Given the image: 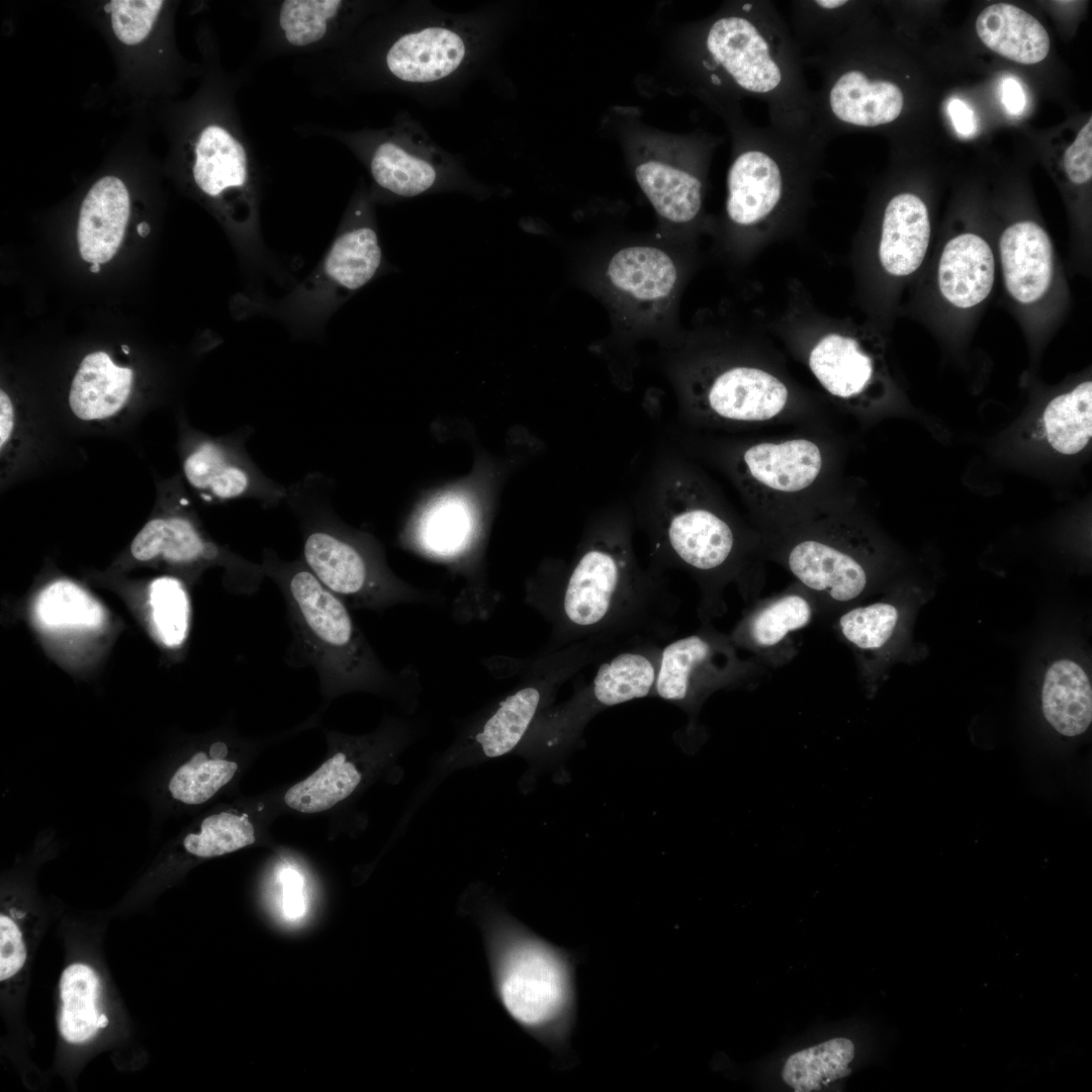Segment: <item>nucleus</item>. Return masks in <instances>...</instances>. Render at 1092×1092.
<instances>
[{
	"label": "nucleus",
	"mask_w": 1092,
	"mask_h": 1092,
	"mask_svg": "<svg viewBox=\"0 0 1092 1092\" xmlns=\"http://www.w3.org/2000/svg\"><path fill=\"white\" fill-rule=\"evenodd\" d=\"M861 4L850 0H798L791 4L792 36L804 48L835 42L860 24Z\"/></svg>",
	"instance_id": "32"
},
{
	"label": "nucleus",
	"mask_w": 1092,
	"mask_h": 1092,
	"mask_svg": "<svg viewBox=\"0 0 1092 1092\" xmlns=\"http://www.w3.org/2000/svg\"><path fill=\"white\" fill-rule=\"evenodd\" d=\"M899 621L897 606L877 602L843 610L837 621V630L844 641L854 648L878 651L892 639Z\"/></svg>",
	"instance_id": "40"
},
{
	"label": "nucleus",
	"mask_w": 1092,
	"mask_h": 1092,
	"mask_svg": "<svg viewBox=\"0 0 1092 1092\" xmlns=\"http://www.w3.org/2000/svg\"><path fill=\"white\" fill-rule=\"evenodd\" d=\"M631 565L622 534L603 533L592 540L566 582L562 610L567 621L577 627L601 623L613 608Z\"/></svg>",
	"instance_id": "11"
},
{
	"label": "nucleus",
	"mask_w": 1092,
	"mask_h": 1092,
	"mask_svg": "<svg viewBox=\"0 0 1092 1092\" xmlns=\"http://www.w3.org/2000/svg\"><path fill=\"white\" fill-rule=\"evenodd\" d=\"M149 603L153 625L160 641L178 647L187 638L190 603L184 584L177 578L162 576L150 585Z\"/></svg>",
	"instance_id": "41"
},
{
	"label": "nucleus",
	"mask_w": 1092,
	"mask_h": 1092,
	"mask_svg": "<svg viewBox=\"0 0 1092 1092\" xmlns=\"http://www.w3.org/2000/svg\"><path fill=\"white\" fill-rule=\"evenodd\" d=\"M138 234L141 237H146L150 233V225L147 222H141L136 228Z\"/></svg>",
	"instance_id": "50"
},
{
	"label": "nucleus",
	"mask_w": 1092,
	"mask_h": 1092,
	"mask_svg": "<svg viewBox=\"0 0 1092 1092\" xmlns=\"http://www.w3.org/2000/svg\"><path fill=\"white\" fill-rule=\"evenodd\" d=\"M343 8L339 0H285L279 5L277 24L286 43L310 47L329 35Z\"/></svg>",
	"instance_id": "39"
},
{
	"label": "nucleus",
	"mask_w": 1092,
	"mask_h": 1092,
	"mask_svg": "<svg viewBox=\"0 0 1092 1092\" xmlns=\"http://www.w3.org/2000/svg\"><path fill=\"white\" fill-rule=\"evenodd\" d=\"M226 745L217 741L208 752H197L179 766L168 783L171 797L181 803L197 805L213 797L237 771L238 764L225 759Z\"/></svg>",
	"instance_id": "36"
},
{
	"label": "nucleus",
	"mask_w": 1092,
	"mask_h": 1092,
	"mask_svg": "<svg viewBox=\"0 0 1092 1092\" xmlns=\"http://www.w3.org/2000/svg\"><path fill=\"white\" fill-rule=\"evenodd\" d=\"M948 114L957 132L965 138L972 136L977 130L973 109L963 100L953 98L948 103Z\"/></svg>",
	"instance_id": "47"
},
{
	"label": "nucleus",
	"mask_w": 1092,
	"mask_h": 1092,
	"mask_svg": "<svg viewBox=\"0 0 1092 1092\" xmlns=\"http://www.w3.org/2000/svg\"><path fill=\"white\" fill-rule=\"evenodd\" d=\"M853 1057L850 1039L832 1038L791 1055L782 1069V1078L796 1092L818 1091L848 1076Z\"/></svg>",
	"instance_id": "34"
},
{
	"label": "nucleus",
	"mask_w": 1092,
	"mask_h": 1092,
	"mask_svg": "<svg viewBox=\"0 0 1092 1092\" xmlns=\"http://www.w3.org/2000/svg\"><path fill=\"white\" fill-rule=\"evenodd\" d=\"M1005 286L1020 303H1031L1048 290L1053 277V247L1033 221L1008 226L999 243Z\"/></svg>",
	"instance_id": "15"
},
{
	"label": "nucleus",
	"mask_w": 1092,
	"mask_h": 1092,
	"mask_svg": "<svg viewBox=\"0 0 1092 1092\" xmlns=\"http://www.w3.org/2000/svg\"><path fill=\"white\" fill-rule=\"evenodd\" d=\"M27 912L15 902H2L0 913V982L8 985L26 967L29 952Z\"/></svg>",
	"instance_id": "43"
},
{
	"label": "nucleus",
	"mask_w": 1092,
	"mask_h": 1092,
	"mask_svg": "<svg viewBox=\"0 0 1092 1092\" xmlns=\"http://www.w3.org/2000/svg\"><path fill=\"white\" fill-rule=\"evenodd\" d=\"M691 422L711 428H749L804 414L788 382L774 370L744 361L705 363L686 385Z\"/></svg>",
	"instance_id": "9"
},
{
	"label": "nucleus",
	"mask_w": 1092,
	"mask_h": 1092,
	"mask_svg": "<svg viewBox=\"0 0 1092 1092\" xmlns=\"http://www.w3.org/2000/svg\"><path fill=\"white\" fill-rule=\"evenodd\" d=\"M38 622L50 629H94L103 623L100 604L78 584L59 580L38 595L35 604Z\"/></svg>",
	"instance_id": "37"
},
{
	"label": "nucleus",
	"mask_w": 1092,
	"mask_h": 1092,
	"mask_svg": "<svg viewBox=\"0 0 1092 1092\" xmlns=\"http://www.w3.org/2000/svg\"><path fill=\"white\" fill-rule=\"evenodd\" d=\"M474 531L475 518L469 503L460 495L448 494L424 511L415 535L425 552L439 558H453L466 550Z\"/></svg>",
	"instance_id": "30"
},
{
	"label": "nucleus",
	"mask_w": 1092,
	"mask_h": 1092,
	"mask_svg": "<svg viewBox=\"0 0 1092 1092\" xmlns=\"http://www.w3.org/2000/svg\"><path fill=\"white\" fill-rule=\"evenodd\" d=\"M930 239L928 210L914 193L900 192L885 206L879 259L886 272L907 276L921 265Z\"/></svg>",
	"instance_id": "18"
},
{
	"label": "nucleus",
	"mask_w": 1092,
	"mask_h": 1092,
	"mask_svg": "<svg viewBox=\"0 0 1092 1092\" xmlns=\"http://www.w3.org/2000/svg\"><path fill=\"white\" fill-rule=\"evenodd\" d=\"M727 173L726 213L736 226L765 225L790 210L820 167L827 142L816 131L742 125Z\"/></svg>",
	"instance_id": "6"
},
{
	"label": "nucleus",
	"mask_w": 1092,
	"mask_h": 1092,
	"mask_svg": "<svg viewBox=\"0 0 1092 1092\" xmlns=\"http://www.w3.org/2000/svg\"><path fill=\"white\" fill-rule=\"evenodd\" d=\"M132 379V370L116 365L107 353H90L82 360L72 381L70 407L81 420L109 418L125 404Z\"/></svg>",
	"instance_id": "23"
},
{
	"label": "nucleus",
	"mask_w": 1092,
	"mask_h": 1092,
	"mask_svg": "<svg viewBox=\"0 0 1092 1092\" xmlns=\"http://www.w3.org/2000/svg\"><path fill=\"white\" fill-rule=\"evenodd\" d=\"M91 272L98 273L100 271V264L93 263L90 267Z\"/></svg>",
	"instance_id": "51"
},
{
	"label": "nucleus",
	"mask_w": 1092,
	"mask_h": 1092,
	"mask_svg": "<svg viewBox=\"0 0 1092 1092\" xmlns=\"http://www.w3.org/2000/svg\"><path fill=\"white\" fill-rule=\"evenodd\" d=\"M334 241L321 266L315 288L331 295L344 296L367 284L377 273L382 252L375 228L364 211Z\"/></svg>",
	"instance_id": "17"
},
{
	"label": "nucleus",
	"mask_w": 1092,
	"mask_h": 1092,
	"mask_svg": "<svg viewBox=\"0 0 1092 1092\" xmlns=\"http://www.w3.org/2000/svg\"><path fill=\"white\" fill-rule=\"evenodd\" d=\"M164 1L114 0L105 9L110 12L112 29L125 44H136L151 31Z\"/></svg>",
	"instance_id": "44"
},
{
	"label": "nucleus",
	"mask_w": 1092,
	"mask_h": 1092,
	"mask_svg": "<svg viewBox=\"0 0 1092 1092\" xmlns=\"http://www.w3.org/2000/svg\"><path fill=\"white\" fill-rule=\"evenodd\" d=\"M551 685L534 681L486 707L458 729L455 740L430 762L408 809L413 816L452 774L515 753L550 696Z\"/></svg>",
	"instance_id": "10"
},
{
	"label": "nucleus",
	"mask_w": 1092,
	"mask_h": 1092,
	"mask_svg": "<svg viewBox=\"0 0 1092 1092\" xmlns=\"http://www.w3.org/2000/svg\"><path fill=\"white\" fill-rule=\"evenodd\" d=\"M1041 707L1046 721L1062 735L1084 733L1092 720V690L1084 669L1070 659H1059L1046 670Z\"/></svg>",
	"instance_id": "25"
},
{
	"label": "nucleus",
	"mask_w": 1092,
	"mask_h": 1092,
	"mask_svg": "<svg viewBox=\"0 0 1092 1092\" xmlns=\"http://www.w3.org/2000/svg\"><path fill=\"white\" fill-rule=\"evenodd\" d=\"M253 155L244 142L222 125L205 126L197 139L192 174L201 191L216 197L228 190L247 191L252 187Z\"/></svg>",
	"instance_id": "19"
},
{
	"label": "nucleus",
	"mask_w": 1092,
	"mask_h": 1092,
	"mask_svg": "<svg viewBox=\"0 0 1092 1092\" xmlns=\"http://www.w3.org/2000/svg\"><path fill=\"white\" fill-rule=\"evenodd\" d=\"M254 841V827L245 816L220 812L204 818L199 832L186 835L183 847L192 855L206 858L233 852Z\"/></svg>",
	"instance_id": "42"
},
{
	"label": "nucleus",
	"mask_w": 1092,
	"mask_h": 1092,
	"mask_svg": "<svg viewBox=\"0 0 1092 1092\" xmlns=\"http://www.w3.org/2000/svg\"><path fill=\"white\" fill-rule=\"evenodd\" d=\"M805 362L836 404L852 413L868 407L878 370L872 354L855 337L842 332L823 334L808 347Z\"/></svg>",
	"instance_id": "12"
},
{
	"label": "nucleus",
	"mask_w": 1092,
	"mask_h": 1092,
	"mask_svg": "<svg viewBox=\"0 0 1092 1092\" xmlns=\"http://www.w3.org/2000/svg\"><path fill=\"white\" fill-rule=\"evenodd\" d=\"M467 53L457 31L430 26L400 35L386 52L385 65L396 79L406 83H431L454 73Z\"/></svg>",
	"instance_id": "14"
},
{
	"label": "nucleus",
	"mask_w": 1092,
	"mask_h": 1092,
	"mask_svg": "<svg viewBox=\"0 0 1092 1092\" xmlns=\"http://www.w3.org/2000/svg\"><path fill=\"white\" fill-rule=\"evenodd\" d=\"M815 604L814 599L800 585L769 600L748 616L743 631L745 641L760 653H770L791 634L810 624Z\"/></svg>",
	"instance_id": "29"
},
{
	"label": "nucleus",
	"mask_w": 1092,
	"mask_h": 1092,
	"mask_svg": "<svg viewBox=\"0 0 1092 1092\" xmlns=\"http://www.w3.org/2000/svg\"><path fill=\"white\" fill-rule=\"evenodd\" d=\"M282 886V911L286 919L296 921L306 912L304 880L295 870L285 868L279 875Z\"/></svg>",
	"instance_id": "46"
},
{
	"label": "nucleus",
	"mask_w": 1092,
	"mask_h": 1092,
	"mask_svg": "<svg viewBox=\"0 0 1092 1092\" xmlns=\"http://www.w3.org/2000/svg\"><path fill=\"white\" fill-rule=\"evenodd\" d=\"M186 479L196 489L208 490L219 499L239 497L252 485L248 469L229 462L222 450L212 443H203L185 459Z\"/></svg>",
	"instance_id": "38"
},
{
	"label": "nucleus",
	"mask_w": 1092,
	"mask_h": 1092,
	"mask_svg": "<svg viewBox=\"0 0 1092 1092\" xmlns=\"http://www.w3.org/2000/svg\"><path fill=\"white\" fill-rule=\"evenodd\" d=\"M130 551L140 561L162 556L174 563L189 564L218 558L220 550L206 541L187 519H154L133 539Z\"/></svg>",
	"instance_id": "28"
},
{
	"label": "nucleus",
	"mask_w": 1092,
	"mask_h": 1092,
	"mask_svg": "<svg viewBox=\"0 0 1092 1092\" xmlns=\"http://www.w3.org/2000/svg\"><path fill=\"white\" fill-rule=\"evenodd\" d=\"M606 276L622 302L647 316L669 306L678 281L677 268L669 255L649 246L619 250L610 259Z\"/></svg>",
	"instance_id": "13"
},
{
	"label": "nucleus",
	"mask_w": 1092,
	"mask_h": 1092,
	"mask_svg": "<svg viewBox=\"0 0 1092 1092\" xmlns=\"http://www.w3.org/2000/svg\"><path fill=\"white\" fill-rule=\"evenodd\" d=\"M701 52L711 88L764 102L770 124L781 129H815L803 55L772 1L739 2L715 17L702 33Z\"/></svg>",
	"instance_id": "3"
},
{
	"label": "nucleus",
	"mask_w": 1092,
	"mask_h": 1092,
	"mask_svg": "<svg viewBox=\"0 0 1092 1092\" xmlns=\"http://www.w3.org/2000/svg\"><path fill=\"white\" fill-rule=\"evenodd\" d=\"M1001 100L1005 109L1012 115H1018L1024 110L1026 104L1025 94L1016 79L1009 77L1003 80Z\"/></svg>",
	"instance_id": "48"
},
{
	"label": "nucleus",
	"mask_w": 1092,
	"mask_h": 1092,
	"mask_svg": "<svg viewBox=\"0 0 1092 1092\" xmlns=\"http://www.w3.org/2000/svg\"><path fill=\"white\" fill-rule=\"evenodd\" d=\"M460 907L482 930L493 991L507 1014L551 1052L564 1054L577 1013L575 956L521 923L485 885H471Z\"/></svg>",
	"instance_id": "2"
},
{
	"label": "nucleus",
	"mask_w": 1092,
	"mask_h": 1092,
	"mask_svg": "<svg viewBox=\"0 0 1092 1092\" xmlns=\"http://www.w3.org/2000/svg\"><path fill=\"white\" fill-rule=\"evenodd\" d=\"M60 1012L58 1027L70 1044L92 1040L108 1023L101 1011V981L97 972L85 963H72L59 981Z\"/></svg>",
	"instance_id": "24"
},
{
	"label": "nucleus",
	"mask_w": 1092,
	"mask_h": 1092,
	"mask_svg": "<svg viewBox=\"0 0 1092 1092\" xmlns=\"http://www.w3.org/2000/svg\"><path fill=\"white\" fill-rule=\"evenodd\" d=\"M656 674L653 662L644 654H619L598 669L586 699L588 704L583 709L588 713L590 708L615 706L643 698L654 689ZM577 712L556 724L553 733H558Z\"/></svg>",
	"instance_id": "31"
},
{
	"label": "nucleus",
	"mask_w": 1092,
	"mask_h": 1092,
	"mask_svg": "<svg viewBox=\"0 0 1092 1092\" xmlns=\"http://www.w3.org/2000/svg\"><path fill=\"white\" fill-rule=\"evenodd\" d=\"M1043 425L1055 450L1067 455L1082 451L1092 436V382L1055 397L1044 410Z\"/></svg>",
	"instance_id": "35"
},
{
	"label": "nucleus",
	"mask_w": 1092,
	"mask_h": 1092,
	"mask_svg": "<svg viewBox=\"0 0 1092 1092\" xmlns=\"http://www.w3.org/2000/svg\"><path fill=\"white\" fill-rule=\"evenodd\" d=\"M261 564L285 603L291 633L285 653L289 666L312 668L328 693H382L397 699L408 712L417 709L422 690L418 671L412 665L399 671L386 667L350 608L302 560L285 561L267 549Z\"/></svg>",
	"instance_id": "1"
},
{
	"label": "nucleus",
	"mask_w": 1092,
	"mask_h": 1092,
	"mask_svg": "<svg viewBox=\"0 0 1092 1092\" xmlns=\"http://www.w3.org/2000/svg\"><path fill=\"white\" fill-rule=\"evenodd\" d=\"M651 484V507L669 549L682 564L713 573L738 560L746 545L743 534L694 467L681 460H667Z\"/></svg>",
	"instance_id": "7"
},
{
	"label": "nucleus",
	"mask_w": 1092,
	"mask_h": 1092,
	"mask_svg": "<svg viewBox=\"0 0 1092 1092\" xmlns=\"http://www.w3.org/2000/svg\"><path fill=\"white\" fill-rule=\"evenodd\" d=\"M129 216V196L114 176L98 180L85 196L78 220L77 241L81 257L89 263H105L117 252Z\"/></svg>",
	"instance_id": "16"
},
{
	"label": "nucleus",
	"mask_w": 1092,
	"mask_h": 1092,
	"mask_svg": "<svg viewBox=\"0 0 1092 1092\" xmlns=\"http://www.w3.org/2000/svg\"><path fill=\"white\" fill-rule=\"evenodd\" d=\"M716 650L708 639L692 635L667 645L657 668L654 689L667 701L693 703L723 682L714 671Z\"/></svg>",
	"instance_id": "21"
},
{
	"label": "nucleus",
	"mask_w": 1092,
	"mask_h": 1092,
	"mask_svg": "<svg viewBox=\"0 0 1092 1092\" xmlns=\"http://www.w3.org/2000/svg\"><path fill=\"white\" fill-rule=\"evenodd\" d=\"M374 182L398 197H415L434 189L440 172L434 162L396 138L378 144L370 158Z\"/></svg>",
	"instance_id": "27"
},
{
	"label": "nucleus",
	"mask_w": 1092,
	"mask_h": 1092,
	"mask_svg": "<svg viewBox=\"0 0 1092 1092\" xmlns=\"http://www.w3.org/2000/svg\"><path fill=\"white\" fill-rule=\"evenodd\" d=\"M635 178L656 212L674 223L693 221L703 204V183L686 169L649 160L635 169Z\"/></svg>",
	"instance_id": "26"
},
{
	"label": "nucleus",
	"mask_w": 1092,
	"mask_h": 1092,
	"mask_svg": "<svg viewBox=\"0 0 1092 1092\" xmlns=\"http://www.w3.org/2000/svg\"><path fill=\"white\" fill-rule=\"evenodd\" d=\"M122 350H123V351H124L125 353H128V348H127V347H126L125 345H122Z\"/></svg>",
	"instance_id": "52"
},
{
	"label": "nucleus",
	"mask_w": 1092,
	"mask_h": 1092,
	"mask_svg": "<svg viewBox=\"0 0 1092 1092\" xmlns=\"http://www.w3.org/2000/svg\"><path fill=\"white\" fill-rule=\"evenodd\" d=\"M13 406L11 399L3 390L0 392V446L3 450L13 430Z\"/></svg>",
	"instance_id": "49"
},
{
	"label": "nucleus",
	"mask_w": 1092,
	"mask_h": 1092,
	"mask_svg": "<svg viewBox=\"0 0 1092 1092\" xmlns=\"http://www.w3.org/2000/svg\"><path fill=\"white\" fill-rule=\"evenodd\" d=\"M301 534L302 562L350 609L382 612L402 604L435 605L440 600L396 577L366 540L328 516L303 519Z\"/></svg>",
	"instance_id": "8"
},
{
	"label": "nucleus",
	"mask_w": 1092,
	"mask_h": 1092,
	"mask_svg": "<svg viewBox=\"0 0 1092 1092\" xmlns=\"http://www.w3.org/2000/svg\"><path fill=\"white\" fill-rule=\"evenodd\" d=\"M994 282V257L978 235L962 234L945 245L938 266L942 295L953 305L968 308L982 302Z\"/></svg>",
	"instance_id": "20"
},
{
	"label": "nucleus",
	"mask_w": 1092,
	"mask_h": 1092,
	"mask_svg": "<svg viewBox=\"0 0 1092 1092\" xmlns=\"http://www.w3.org/2000/svg\"><path fill=\"white\" fill-rule=\"evenodd\" d=\"M717 460L760 523V535L797 521L834 492V445L819 436L722 443Z\"/></svg>",
	"instance_id": "4"
},
{
	"label": "nucleus",
	"mask_w": 1092,
	"mask_h": 1092,
	"mask_svg": "<svg viewBox=\"0 0 1092 1092\" xmlns=\"http://www.w3.org/2000/svg\"><path fill=\"white\" fill-rule=\"evenodd\" d=\"M362 780V770L345 753L338 752L307 779L291 787L284 802L299 812L325 811L352 795Z\"/></svg>",
	"instance_id": "33"
},
{
	"label": "nucleus",
	"mask_w": 1092,
	"mask_h": 1092,
	"mask_svg": "<svg viewBox=\"0 0 1092 1092\" xmlns=\"http://www.w3.org/2000/svg\"><path fill=\"white\" fill-rule=\"evenodd\" d=\"M976 31L991 51L1019 64H1037L1050 52V36L1043 25L1012 4L987 6L977 17Z\"/></svg>",
	"instance_id": "22"
},
{
	"label": "nucleus",
	"mask_w": 1092,
	"mask_h": 1092,
	"mask_svg": "<svg viewBox=\"0 0 1092 1092\" xmlns=\"http://www.w3.org/2000/svg\"><path fill=\"white\" fill-rule=\"evenodd\" d=\"M760 548L815 602L845 610L871 582V540L845 496L834 494L796 522L760 535Z\"/></svg>",
	"instance_id": "5"
},
{
	"label": "nucleus",
	"mask_w": 1092,
	"mask_h": 1092,
	"mask_svg": "<svg viewBox=\"0 0 1092 1092\" xmlns=\"http://www.w3.org/2000/svg\"><path fill=\"white\" fill-rule=\"evenodd\" d=\"M1064 168L1068 178L1080 185L1092 177V118L1082 127L1074 143L1064 155Z\"/></svg>",
	"instance_id": "45"
}]
</instances>
